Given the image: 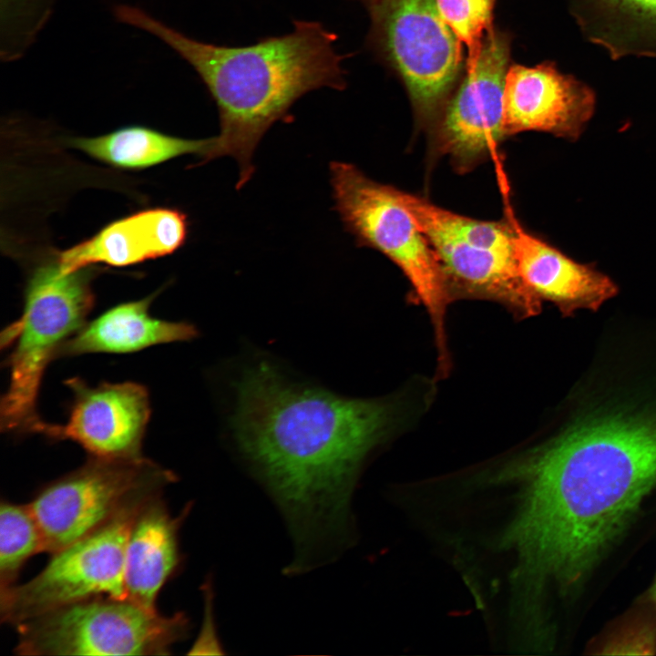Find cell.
<instances>
[{"label":"cell","mask_w":656,"mask_h":656,"mask_svg":"<svg viewBox=\"0 0 656 656\" xmlns=\"http://www.w3.org/2000/svg\"><path fill=\"white\" fill-rule=\"evenodd\" d=\"M236 390L233 435L290 528L295 554L287 569L333 559L352 540L353 492L389 432L393 407L291 382L265 362L244 370Z\"/></svg>","instance_id":"6da1fadb"},{"label":"cell","mask_w":656,"mask_h":656,"mask_svg":"<svg viewBox=\"0 0 656 656\" xmlns=\"http://www.w3.org/2000/svg\"><path fill=\"white\" fill-rule=\"evenodd\" d=\"M113 15L161 40L199 75L220 118V134L203 164L234 158L240 169L237 190L254 173L252 156L264 134L301 97L346 86L343 56L334 46L337 36L318 22L296 21L289 34L225 46L191 38L138 6L117 5Z\"/></svg>","instance_id":"7a4b0ae2"},{"label":"cell","mask_w":656,"mask_h":656,"mask_svg":"<svg viewBox=\"0 0 656 656\" xmlns=\"http://www.w3.org/2000/svg\"><path fill=\"white\" fill-rule=\"evenodd\" d=\"M89 267L63 272L56 260L35 268L27 278L20 317L4 330L1 344L9 383L0 408L1 430L31 434L41 418L36 411L46 366L62 344L83 324L95 303Z\"/></svg>","instance_id":"3957f363"},{"label":"cell","mask_w":656,"mask_h":656,"mask_svg":"<svg viewBox=\"0 0 656 656\" xmlns=\"http://www.w3.org/2000/svg\"><path fill=\"white\" fill-rule=\"evenodd\" d=\"M334 210L358 246L377 250L395 263L428 313L439 367L448 368L446 315L452 293L435 251L392 187L368 178L351 163L329 166Z\"/></svg>","instance_id":"277c9868"},{"label":"cell","mask_w":656,"mask_h":656,"mask_svg":"<svg viewBox=\"0 0 656 656\" xmlns=\"http://www.w3.org/2000/svg\"><path fill=\"white\" fill-rule=\"evenodd\" d=\"M15 627L20 655H167L187 637L190 620L183 612L162 615L128 598L101 596Z\"/></svg>","instance_id":"5b68a950"},{"label":"cell","mask_w":656,"mask_h":656,"mask_svg":"<svg viewBox=\"0 0 656 656\" xmlns=\"http://www.w3.org/2000/svg\"><path fill=\"white\" fill-rule=\"evenodd\" d=\"M174 473L143 456H89L79 467L40 487L28 503L54 553L91 533L131 503L161 494Z\"/></svg>","instance_id":"8992f818"},{"label":"cell","mask_w":656,"mask_h":656,"mask_svg":"<svg viewBox=\"0 0 656 656\" xmlns=\"http://www.w3.org/2000/svg\"><path fill=\"white\" fill-rule=\"evenodd\" d=\"M153 497L131 503L100 528L50 554L46 566L28 581L1 590V620L16 626L91 598L126 599L128 533L141 506Z\"/></svg>","instance_id":"52a82bcc"},{"label":"cell","mask_w":656,"mask_h":656,"mask_svg":"<svg viewBox=\"0 0 656 656\" xmlns=\"http://www.w3.org/2000/svg\"><path fill=\"white\" fill-rule=\"evenodd\" d=\"M371 44L404 82L418 116L441 111L463 68L461 42L436 0H378Z\"/></svg>","instance_id":"ba28073f"},{"label":"cell","mask_w":656,"mask_h":656,"mask_svg":"<svg viewBox=\"0 0 656 656\" xmlns=\"http://www.w3.org/2000/svg\"><path fill=\"white\" fill-rule=\"evenodd\" d=\"M72 394L66 424L41 420L32 434L53 440H71L102 458L142 456L141 447L150 417L147 388L134 382L90 385L80 377L66 380Z\"/></svg>","instance_id":"9c48e42d"},{"label":"cell","mask_w":656,"mask_h":656,"mask_svg":"<svg viewBox=\"0 0 656 656\" xmlns=\"http://www.w3.org/2000/svg\"><path fill=\"white\" fill-rule=\"evenodd\" d=\"M510 37L493 28L482 42L476 66L443 106L438 127L441 150L467 163L494 153L504 133V90Z\"/></svg>","instance_id":"30bf717a"},{"label":"cell","mask_w":656,"mask_h":656,"mask_svg":"<svg viewBox=\"0 0 656 656\" xmlns=\"http://www.w3.org/2000/svg\"><path fill=\"white\" fill-rule=\"evenodd\" d=\"M595 110V95L554 64L510 65L504 90V133L542 131L569 140L583 133Z\"/></svg>","instance_id":"8fae6325"},{"label":"cell","mask_w":656,"mask_h":656,"mask_svg":"<svg viewBox=\"0 0 656 656\" xmlns=\"http://www.w3.org/2000/svg\"><path fill=\"white\" fill-rule=\"evenodd\" d=\"M506 213L518 274L539 303L550 302L569 316L579 310L597 311L617 294L618 287L610 277L528 232L509 205Z\"/></svg>","instance_id":"7c38bea8"},{"label":"cell","mask_w":656,"mask_h":656,"mask_svg":"<svg viewBox=\"0 0 656 656\" xmlns=\"http://www.w3.org/2000/svg\"><path fill=\"white\" fill-rule=\"evenodd\" d=\"M188 234L189 220L183 211L149 209L110 222L87 240L60 251L56 260L67 273L96 263L129 266L172 254L184 245Z\"/></svg>","instance_id":"4fadbf2b"},{"label":"cell","mask_w":656,"mask_h":656,"mask_svg":"<svg viewBox=\"0 0 656 656\" xmlns=\"http://www.w3.org/2000/svg\"><path fill=\"white\" fill-rule=\"evenodd\" d=\"M190 510L188 506L179 516H173L161 494L141 506L127 541L125 589L128 599L157 610L160 590L182 562L179 530Z\"/></svg>","instance_id":"5bb4252c"},{"label":"cell","mask_w":656,"mask_h":656,"mask_svg":"<svg viewBox=\"0 0 656 656\" xmlns=\"http://www.w3.org/2000/svg\"><path fill=\"white\" fill-rule=\"evenodd\" d=\"M158 293L117 304L86 322L62 344L56 359L98 353L130 354L195 338L198 332L194 325L150 315L149 307Z\"/></svg>","instance_id":"9a60e30c"},{"label":"cell","mask_w":656,"mask_h":656,"mask_svg":"<svg viewBox=\"0 0 656 656\" xmlns=\"http://www.w3.org/2000/svg\"><path fill=\"white\" fill-rule=\"evenodd\" d=\"M214 141L215 137L189 139L133 125L98 137L74 138L67 143L114 168L142 169L190 154L198 156L200 163L197 165H201Z\"/></svg>","instance_id":"2e32d148"},{"label":"cell","mask_w":656,"mask_h":656,"mask_svg":"<svg viewBox=\"0 0 656 656\" xmlns=\"http://www.w3.org/2000/svg\"><path fill=\"white\" fill-rule=\"evenodd\" d=\"M392 191L425 237L439 235L487 249L513 252L512 231L507 221L495 222L468 218L394 187Z\"/></svg>","instance_id":"e0dca14e"},{"label":"cell","mask_w":656,"mask_h":656,"mask_svg":"<svg viewBox=\"0 0 656 656\" xmlns=\"http://www.w3.org/2000/svg\"><path fill=\"white\" fill-rule=\"evenodd\" d=\"M46 552L39 524L29 504L1 501L0 591L15 584L25 564Z\"/></svg>","instance_id":"ac0fdd59"},{"label":"cell","mask_w":656,"mask_h":656,"mask_svg":"<svg viewBox=\"0 0 656 656\" xmlns=\"http://www.w3.org/2000/svg\"><path fill=\"white\" fill-rule=\"evenodd\" d=\"M57 0H2L1 58L14 61L32 45Z\"/></svg>","instance_id":"d6986e66"},{"label":"cell","mask_w":656,"mask_h":656,"mask_svg":"<svg viewBox=\"0 0 656 656\" xmlns=\"http://www.w3.org/2000/svg\"><path fill=\"white\" fill-rule=\"evenodd\" d=\"M497 0H436L440 14L461 43L467 47L466 70L473 68L483 39L493 27Z\"/></svg>","instance_id":"ffe728a7"},{"label":"cell","mask_w":656,"mask_h":656,"mask_svg":"<svg viewBox=\"0 0 656 656\" xmlns=\"http://www.w3.org/2000/svg\"><path fill=\"white\" fill-rule=\"evenodd\" d=\"M619 9L656 24V0H607Z\"/></svg>","instance_id":"44dd1931"},{"label":"cell","mask_w":656,"mask_h":656,"mask_svg":"<svg viewBox=\"0 0 656 656\" xmlns=\"http://www.w3.org/2000/svg\"><path fill=\"white\" fill-rule=\"evenodd\" d=\"M647 602H649L650 605L656 611V576L655 579L650 587L648 592H647Z\"/></svg>","instance_id":"7402d4cb"},{"label":"cell","mask_w":656,"mask_h":656,"mask_svg":"<svg viewBox=\"0 0 656 656\" xmlns=\"http://www.w3.org/2000/svg\"><path fill=\"white\" fill-rule=\"evenodd\" d=\"M361 1L364 5H366L368 9H370L373 5L376 4L378 0H358Z\"/></svg>","instance_id":"603a6c76"}]
</instances>
